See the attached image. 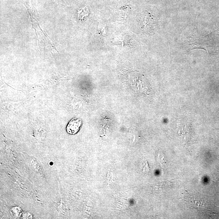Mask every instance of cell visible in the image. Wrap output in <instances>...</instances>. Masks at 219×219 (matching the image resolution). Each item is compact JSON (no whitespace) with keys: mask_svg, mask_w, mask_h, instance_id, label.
I'll list each match as a JSON object with an SVG mask.
<instances>
[{"mask_svg":"<svg viewBox=\"0 0 219 219\" xmlns=\"http://www.w3.org/2000/svg\"><path fill=\"white\" fill-rule=\"evenodd\" d=\"M82 124V121L80 119H73L69 122L67 125L66 131L69 134H76L79 131Z\"/></svg>","mask_w":219,"mask_h":219,"instance_id":"obj_1","label":"cell"}]
</instances>
